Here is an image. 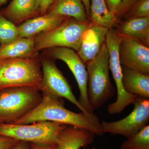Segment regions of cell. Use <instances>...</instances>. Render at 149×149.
I'll list each match as a JSON object with an SVG mask.
<instances>
[{"instance_id":"obj_1","label":"cell","mask_w":149,"mask_h":149,"mask_svg":"<svg viewBox=\"0 0 149 149\" xmlns=\"http://www.w3.org/2000/svg\"><path fill=\"white\" fill-rule=\"evenodd\" d=\"M42 94V100L37 106L12 123L28 124L39 121H52L85 128L95 135H103L101 123L95 113L74 112L65 107L63 99Z\"/></svg>"},{"instance_id":"obj_2","label":"cell","mask_w":149,"mask_h":149,"mask_svg":"<svg viewBox=\"0 0 149 149\" xmlns=\"http://www.w3.org/2000/svg\"><path fill=\"white\" fill-rule=\"evenodd\" d=\"M109 60L108 51L105 43L98 55L86 64L87 95L93 112L103 106L116 93L110 78Z\"/></svg>"},{"instance_id":"obj_3","label":"cell","mask_w":149,"mask_h":149,"mask_svg":"<svg viewBox=\"0 0 149 149\" xmlns=\"http://www.w3.org/2000/svg\"><path fill=\"white\" fill-rule=\"evenodd\" d=\"M42 77L39 56L0 59V91L15 87H30L39 90Z\"/></svg>"},{"instance_id":"obj_4","label":"cell","mask_w":149,"mask_h":149,"mask_svg":"<svg viewBox=\"0 0 149 149\" xmlns=\"http://www.w3.org/2000/svg\"><path fill=\"white\" fill-rule=\"evenodd\" d=\"M42 100L38 89L30 87H12L0 91V118L13 123L37 106Z\"/></svg>"},{"instance_id":"obj_5","label":"cell","mask_w":149,"mask_h":149,"mask_svg":"<svg viewBox=\"0 0 149 149\" xmlns=\"http://www.w3.org/2000/svg\"><path fill=\"white\" fill-rule=\"evenodd\" d=\"M91 22L77 21L70 18L59 26L35 37V48L40 52L54 47L69 48L77 52L83 34Z\"/></svg>"},{"instance_id":"obj_6","label":"cell","mask_w":149,"mask_h":149,"mask_svg":"<svg viewBox=\"0 0 149 149\" xmlns=\"http://www.w3.org/2000/svg\"><path fill=\"white\" fill-rule=\"evenodd\" d=\"M67 125L52 121H42L28 124L2 123L0 135L19 141L52 145L57 143L60 133Z\"/></svg>"},{"instance_id":"obj_7","label":"cell","mask_w":149,"mask_h":149,"mask_svg":"<svg viewBox=\"0 0 149 149\" xmlns=\"http://www.w3.org/2000/svg\"><path fill=\"white\" fill-rule=\"evenodd\" d=\"M42 77L39 91L54 97L64 98L69 101L81 111L88 114L73 95L71 87L61 71L56 65L54 60L43 55L39 56Z\"/></svg>"},{"instance_id":"obj_8","label":"cell","mask_w":149,"mask_h":149,"mask_svg":"<svg viewBox=\"0 0 149 149\" xmlns=\"http://www.w3.org/2000/svg\"><path fill=\"white\" fill-rule=\"evenodd\" d=\"M131 113L121 120L113 122L103 120V133L128 138L148 125L149 121V99L137 96Z\"/></svg>"},{"instance_id":"obj_9","label":"cell","mask_w":149,"mask_h":149,"mask_svg":"<svg viewBox=\"0 0 149 149\" xmlns=\"http://www.w3.org/2000/svg\"><path fill=\"white\" fill-rule=\"evenodd\" d=\"M44 50V55L53 60H60L66 63L78 85L80 92L78 100L79 103L88 113H94L87 95L88 77L86 67L77 53L72 49L65 47H54Z\"/></svg>"},{"instance_id":"obj_10","label":"cell","mask_w":149,"mask_h":149,"mask_svg":"<svg viewBox=\"0 0 149 149\" xmlns=\"http://www.w3.org/2000/svg\"><path fill=\"white\" fill-rule=\"evenodd\" d=\"M120 37L119 57L121 65L149 75V47L133 38Z\"/></svg>"},{"instance_id":"obj_11","label":"cell","mask_w":149,"mask_h":149,"mask_svg":"<svg viewBox=\"0 0 149 149\" xmlns=\"http://www.w3.org/2000/svg\"><path fill=\"white\" fill-rule=\"evenodd\" d=\"M109 29L91 22L90 27L84 32L77 53L85 64L93 60L100 53L106 43Z\"/></svg>"},{"instance_id":"obj_12","label":"cell","mask_w":149,"mask_h":149,"mask_svg":"<svg viewBox=\"0 0 149 149\" xmlns=\"http://www.w3.org/2000/svg\"><path fill=\"white\" fill-rule=\"evenodd\" d=\"M70 17L52 13L30 19L18 26L19 37H35L43 32L54 29Z\"/></svg>"},{"instance_id":"obj_13","label":"cell","mask_w":149,"mask_h":149,"mask_svg":"<svg viewBox=\"0 0 149 149\" xmlns=\"http://www.w3.org/2000/svg\"><path fill=\"white\" fill-rule=\"evenodd\" d=\"M3 16L15 24L40 16L39 0H12L0 10Z\"/></svg>"},{"instance_id":"obj_14","label":"cell","mask_w":149,"mask_h":149,"mask_svg":"<svg viewBox=\"0 0 149 149\" xmlns=\"http://www.w3.org/2000/svg\"><path fill=\"white\" fill-rule=\"evenodd\" d=\"M95 134L85 128L67 125L58 138V149H80L94 142Z\"/></svg>"},{"instance_id":"obj_15","label":"cell","mask_w":149,"mask_h":149,"mask_svg":"<svg viewBox=\"0 0 149 149\" xmlns=\"http://www.w3.org/2000/svg\"><path fill=\"white\" fill-rule=\"evenodd\" d=\"M35 48V37H18L7 44L0 45V59L38 57Z\"/></svg>"},{"instance_id":"obj_16","label":"cell","mask_w":149,"mask_h":149,"mask_svg":"<svg viewBox=\"0 0 149 149\" xmlns=\"http://www.w3.org/2000/svg\"><path fill=\"white\" fill-rule=\"evenodd\" d=\"M118 34L149 46V17L127 19L117 26Z\"/></svg>"},{"instance_id":"obj_17","label":"cell","mask_w":149,"mask_h":149,"mask_svg":"<svg viewBox=\"0 0 149 149\" xmlns=\"http://www.w3.org/2000/svg\"><path fill=\"white\" fill-rule=\"evenodd\" d=\"M122 84L126 92L149 99V75L143 74L121 65Z\"/></svg>"},{"instance_id":"obj_18","label":"cell","mask_w":149,"mask_h":149,"mask_svg":"<svg viewBox=\"0 0 149 149\" xmlns=\"http://www.w3.org/2000/svg\"><path fill=\"white\" fill-rule=\"evenodd\" d=\"M47 13L71 17L77 21H89L85 7L81 0H56Z\"/></svg>"},{"instance_id":"obj_19","label":"cell","mask_w":149,"mask_h":149,"mask_svg":"<svg viewBox=\"0 0 149 149\" xmlns=\"http://www.w3.org/2000/svg\"><path fill=\"white\" fill-rule=\"evenodd\" d=\"M90 19L93 24L108 29L118 25V17L108 8L104 0H90Z\"/></svg>"},{"instance_id":"obj_20","label":"cell","mask_w":149,"mask_h":149,"mask_svg":"<svg viewBox=\"0 0 149 149\" xmlns=\"http://www.w3.org/2000/svg\"><path fill=\"white\" fill-rule=\"evenodd\" d=\"M120 149H149V125L127 138Z\"/></svg>"},{"instance_id":"obj_21","label":"cell","mask_w":149,"mask_h":149,"mask_svg":"<svg viewBox=\"0 0 149 149\" xmlns=\"http://www.w3.org/2000/svg\"><path fill=\"white\" fill-rule=\"evenodd\" d=\"M19 37L18 26L0 13V44H7Z\"/></svg>"},{"instance_id":"obj_22","label":"cell","mask_w":149,"mask_h":149,"mask_svg":"<svg viewBox=\"0 0 149 149\" xmlns=\"http://www.w3.org/2000/svg\"><path fill=\"white\" fill-rule=\"evenodd\" d=\"M126 14L128 19L149 17V0H137Z\"/></svg>"},{"instance_id":"obj_23","label":"cell","mask_w":149,"mask_h":149,"mask_svg":"<svg viewBox=\"0 0 149 149\" xmlns=\"http://www.w3.org/2000/svg\"><path fill=\"white\" fill-rule=\"evenodd\" d=\"M19 142L13 138L0 135V149H11Z\"/></svg>"},{"instance_id":"obj_24","label":"cell","mask_w":149,"mask_h":149,"mask_svg":"<svg viewBox=\"0 0 149 149\" xmlns=\"http://www.w3.org/2000/svg\"><path fill=\"white\" fill-rule=\"evenodd\" d=\"M109 10L117 16L122 0H104Z\"/></svg>"},{"instance_id":"obj_25","label":"cell","mask_w":149,"mask_h":149,"mask_svg":"<svg viewBox=\"0 0 149 149\" xmlns=\"http://www.w3.org/2000/svg\"><path fill=\"white\" fill-rule=\"evenodd\" d=\"M136 1L137 0H122L120 9L117 15L118 17L125 14Z\"/></svg>"},{"instance_id":"obj_26","label":"cell","mask_w":149,"mask_h":149,"mask_svg":"<svg viewBox=\"0 0 149 149\" xmlns=\"http://www.w3.org/2000/svg\"><path fill=\"white\" fill-rule=\"evenodd\" d=\"M40 15H44L47 13L49 8L55 0H39Z\"/></svg>"},{"instance_id":"obj_27","label":"cell","mask_w":149,"mask_h":149,"mask_svg":"<svg viewBox=\"0 0 149 149\" xmlns=\"http://www.w3.org/2000/svg\"><path fill=\"white\" fill-rule=\"evenodd\" d=\"M30 145L32 149H58V146L57 144L45 145L30 143Z\"/></svg>"},{"instance_id":"obj_28","label":"cell","mask_w":149,"mask_h":149,"mask_svg":"<svg viewBox=\"0 0 149 149\" xmlns=\"http://www.w3.org/2000/svg\"><path fill=\"white\" fill-rule=\"evenodd\" d=\"M11 149H32L30 143L24 141H20Z\"/></svg>"},{"instance_id":"obj_29","label":"cell","mask_w":149,"mask_h":149,"mask_svg":"<svg viewBox=\"0 0 149 149\" xmlns=\"http://www.w3.org/2000/svg\"><path fill=\"white\" fill-rule=\"evenodd\" d=\"M83 2L86 13L88 15V18L90 19V0H81Z\"/></svg>"},{"instance_id":"obj_30","label":"cell","mask_w":149,"mask_h":149,"mask_svg":"<svg viewBox=\"0 0 149 149\" xmlns=\"http://www.w3.org/2000/svg\"><path fill=\"white\" fill-rule=\"evenodd\" d=\"M8 1V0H0V8L7 2Z\"/></svg>"},{"instance_id":"obj_31","label":"cell","mask_w":149,"mask_h":149,"mask_svg":"<svg viewBox=\"0 0 149 149\" xmlns=\"http://www.w3.org/2000/svg\"><path fill=\"white\" fill-rule=\"evenodd\" d=\"M85 149H89V148H85ZM91 149H98L97 148H95V147H93V148H92Z\"/></svg>"},{"instance_id":"obj_32","label":"cell","mask_w":149,"mask_h":149,"mask_svg":"<svg viewBox=\"0 0 149 149\" xmlns=\"http://www.w3.org/2000/svg\"><path fill=\"white\" fill-rule=\"evenodd\" d=\"M3 123V120H2L1 118H0V124H1V123Z\"/></svg>"}]
</instances>
